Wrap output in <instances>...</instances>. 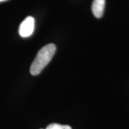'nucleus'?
I'll list each match as a JSON object with an SVG mask.
<instances>
[{"label":"nucleus","instance_id":"obj_1","mask_svg":"<svg viewBox=\"0 0 129 129\" xmlns=\"http://www.w3.org/2000/svg\"><path fill=\"white\" fill-rule=\"evenodd\" d=\"M56 51L54 44H48L42 47L37 53L30 66V72L32 75H37L50 62Z\"/></svg>","mask_w":129,"mask_h":129},{"label":"nucleus","instance_id":"obj_2","mask_svg":"<svg viewBox=\"0 0 129 129\" xmlns=\"http://www.w3.org/2000/svg\"><path fill=\"white\" fill-rule=\"evenodd\" d=\"M35 28V19L32 16L26 17L20 23L19 28V33L22 37L26 38L33 33Z\"/></svg>","mask_w":129,"mask_h":129},{"label":"nucleus","instance_id":"obj_3","mask_svg":"<svg viewBox=\"0 0 129 129\" xmlns=\"http://www.w3.org/2000/svg\"><path fill=\"white\" fill-rule=\"evenodd\" d=\"M105 0H93L91 10L96 18H101L104 14Z\"/></svg>","mask_w":129,"mask_h":129},{"label":"nucleus","instance_id":"obj_4","mask_svg":"<svg viewBox=\"0 0 129 129\" xmlns=\"http://www.w3.org/2000/svg\"><path fill=\"white\" fill-rule=\"evenodd\" d=\"M46 129H72V128L68 125H60L57 123H52L48 125Z\"/></svg>","mask_w":129,"mask_h":129},{"label":"nucleus","instance_id":"obj_5","mask_svg":"<svg viewBox=\"0 0 129 129\" xmlns=\"http://www.w3.org/2000/svg\"><path fill=\"white\" fill-rule=\"evenodd\" d=\"M7 1V0H0V3L3 2V1Z\"/></svg>","mask_w":129,"mask_h":129},{"label":"nucleus","instance_id":"obj_6","mask_svg":"<svg viewBox=\"0 0 129 129\" xmlns=\"http://www.w3.org/2000/svg\"><path fill=\"white\" fill-rule=\"evenodd\" d=\"M41 129H43V128H41Z\"/></svg>","mask_w":129,"mask_h":129}]
</instances>
